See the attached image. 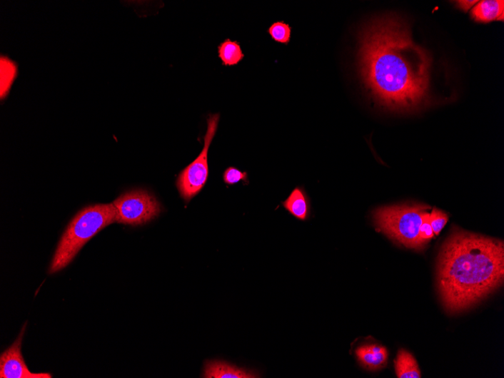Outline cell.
<instances>
[{
    "label": "cell",
    "instance_id": "6da1fadb",
    "mask_svg": "<svg viewBox=\"0 0 504 378\" xmlns=\"http://www.w3.org/2000/svg\"><path fill=\"white\" fill-rule=\"evenodd\" d=\"M358 60L368 93L383 107L410 111L428 99L433 59L402 20L388 16L368 24Z\"/></svg>",
    "mask_w": 504,
    "mask_h": 378
},
{
    "label": "cell",
    "instance_id": "7a4b0ae2",
    "mask_svg": "<svg viewBox=\"0 0 504 378\" xmlns=\"http://www.w3.org/2000/svg\"><path fill=\"white\" fill-rule=\"evenodd\" d=\"M503 278V241L458 230L443 245L437 286L450 314L479 303L500 287Z\"/></svg>",
    "mask_w": 504,
    "mask_h": 378
},
{
    "label": "cell",
    "instance_id": "3957f363",
    "mask_svg": "<svg viewBox=\"0 0 504 378\" xmlns=\"http://www.w3.org/2000/svg\"><path fill=\"white\" fill-rule=\"evenodd\" d=\"M113 223H116L113 203L90 205L78 213L59 242L49 267V275L67 267L91 238Z\"/></svg>",
    "mask_w": 504,
    "mask_h": 378
},
{
    "label": "cell",
    "instance_id": "277c9868",
    "mask_svg": "<svg viewBox=\"0 0 504 378\" xmlns=\"http://www.w3.org/2000/svg\"><path fill=\"white\" fill-rule=\"evenodd\" d=\"M430 207L420 204L396 205L377 208L373 213L376 227L408 249L423 250L419 231L424 213Z\"/></svg>",
    "mask_w": 504,
    "mask_h": 378
},
{
    "label": "cell",
    "instance_id": "5b68a950",
    "mask_svg": "<svg viewBox=\"0 0 504 378\" xmlns=\"http://www.w3.org/2000/svg\"><path fill=\"white\" fill-rule=\"evenodd\" d=\"M220 115L210 114L207 118V132L203 150L189 165L182 170L176 184L181 197L189 203L205 187L208 178V153L218 127Z\"/></svg>",
    "mask_w": 504,
    "mask_h": 378
},
{
    "label": "cell",
    "instance_id": "8992f818",
    "mask_svg": "<svg viewBox=\"0 0 504 378\" xmlns=\"http://www.w3.org/2000/svg\"><path fill=\"white\" fill-rule=\"evenodd\" d=\"M116 223L132 227L141 226L161 213V205L148 190H129L114 201Z\"/></svg>",
    "mask_w": 504,
    "mask_h": 378
},
{
    "label": "cell",
    "instance_id": "52a82bcc",
    "mask_svg": "<svg viewBox=\"0 0 504 378\" xmlns=\"http://www.w3.org/2000/svg\"><path fill=\"white\" fill-rule=\"evenodd\" d=\"M26 324L13 344L0 357V377L1 378H51L49 373H32L26 367L21 353Z\"/></svg>",
    "mask_w": 504,
    "mask_h": 378
},
{
    "label": "cell",
    "instance_id": "ba28073f",
    "mask_svg": "<svg viewBox=\"0 0 504 378\" xmlns=\"http://www.w3.org/2000/svg\"><path fill=\"white\" fill-rule=\"evenodd\" d=\"M203 377L206 378H254L258 374L238 368L223 361H207L205 363Z\"/></svg>",
    "mask_w": 504,
    "mask_h": 378
},
{
    "label": "cell",
    "instance_id": "9c48e42d",
    "mask_svg": "<svg viewBox=\"0 0 504 378\" xmlns=\"http://www.w3.org/2000/svg\"><path fill=\"white\" fill-rule=\"evenodd\" d=\"M356 355L363 366L371 371L386 367L388 359L387 349L378 344L361 346L356 350Z\"/></svg>",
    "mask_w": 504,
    "mask_h": 378
},
{
    "label": "cell",
    "instance_id": "30bf717a",
    "mask_svg": "<svg viewBox=\"0 0 504 378\" xmlns=\"http://www.w3.org/2000/svg\"><path fill=\"white\" fill-rule=\"evenodd\" d=\"M504 2L503 0H484L478 2L471 11L474 21L488 23L493 21H503Z\"/></svg>",
    "mask_w": 504,
    "mask_h": 378
},
{
    "label": "cell",
    "instance_id": "8fae6325",
    "mask_svg": "<svg viewBox=\"0 0 504 378\" xmlns=\"http://www.w3.org/2000/svg\"><path fill=\"white\" fill-rule=\"evenodd\" d=\"M286 210L296 218L305 220L311 214V203L308 195L301 188H296L283 203Z\"/></svg>",
    "mask_w": 504,
    "mask_h": 378
},
{
    "label": "cell",
    "instance_id": "7c38bea8",
    "mask_svg": "<svg viewBox=\"0 0 504 378\" xmlns=\"http://www.w3.org/2000/svg\"><path fill=\"white\" fill-rule=\"evenodd\" d=\"M395 369L397 377L420 378L421 374L415 357L407 350L402 349L395 360Z\"/></svg>",
    "mask_w": 504,
    "mask_h": 378
},
{
    "label": "cell",
    "instance_id": "4fadbf2b",
    "mask_svg": "<svg viewBox=\"0 0 504 378\" xmlns=\"http://www.w3.org/2000/svg\"><path fill=\"white\" fill-rule=\"evenodd\" d=\"M218 48V57L223 66H234L241 63L245 57L240 44L231 41V39H226Z\"/></svg>",
    "mask_w": 504,
    "mask_h": 378
},
{
    "label": "cell",
    "instance_id": "5bb4252c",
    "mask_svg": "<svg viewBox=\"0 0 504 378\" xmlns=\"http://www.w3.org/2000/svg\"><path fill=\"white\" fill-rule=\"evenodd\" d=\"M16 71L17 68L14 63L6 58H1V79H0L1 81V84H0L1 91L0 93H1L2 98L7 94L13 81L15 79Z\"/></svg>",
    "mask_w": 504,
    "mask_h": 378
},
{
    "label": "cell",
    "instance_id": "9a60e30c",
    "mask_svg": "<svg viewBox=\"0 0 504 378\" xmlns=\"http://www.w3.org/2000/svg\"><path fill=\"white\" fill-rule=\"evenodd\" d=\"M268 34L275 42L288 45L291 41V29L284 21H277L271 26Z\"/></svg>",
    "mask_w": 504,
    "mask_h": 378
},
{
    "label": "cell",
    "instance_id": "2e32d148",
    "mask_svg": "<svg viewBox=\"0 0 504 378\" xmlns=\"http://www.w3.org/2000/svg\"><path fill=\"white\" fill-rule=\"evenodd\" d=\"M223 178L225 184L228 185H236L241 181H243L246 185L249 183L248 173L238 170V168L233 166L228 167L224 171Z\"/></svg>",
    "mask_w": 504,
    "mask_h": 378
},
{
    "label": "cell",
    "instance_id": "e0dca14e",
    "mask_svg": "<svg viewBox=\"0 0 504 378\" xmlns=\"http://www.w3.org/2000/svg\"><path fill=\"white\" fill-rule=\"evenodd\" d=\"M434 237V233L430 223V213L426 212L423 216L419 231V243L422 250Z\"/></svg>",
    "mask_w": 504,
    "mask_h": 378
},
{
    "label": "cell",
    "instance_id": "ac0fdd59",
    "mask_svg": "<svg viewBox=\"0 0 504 378\" xmlns=\"http://www.w3.org/2000/svg\"><path fill=\"white\" fill-rule=\"evenodd\" d=\"M448 220V216L446 213L433 208L430 214V223L433 228L434 235H439L442 230L444 228Z\"/></svg>",
    "mask_w": 504,
    "mask_h": 378
},
{
    "label": "cell",
    "instance_id": "d6986e66",
    "mask_svg": "<svg viewBox=\"0 0 504 378\" xmlns=\"http://www.w3.org/2000/svg\"><path fill=\"white\" fill-rule=\"evenodd\" d=\"M477 3L478 1H458L457 5L463 11H468L475 6Z\"/></svg>",
    "mask_w": 504,
    "mask_h": 378
}]
</instances>
